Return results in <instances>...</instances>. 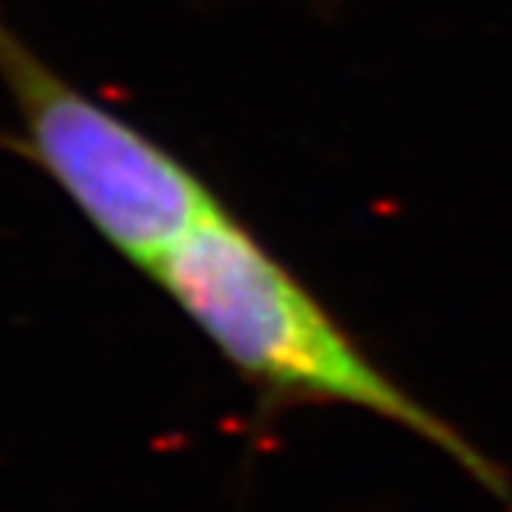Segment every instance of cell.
<instances>
[{"label": "cell", "mask_w": 512, "mask_h": 512, "mask_svg": "<svg viewBox=\"0 0 512 512\" xmlns=\"http://www.w3.org/2000/svg\"><path fill=\"white\" fill-rule=\"evenodd\" d=\"M266 401H337L417 432L512 503L503 472L386 377L269 247L223 207L145 269Z\"/></svg>", "instance_id": "1"}, {"label": "cell", "mask_w": 512, "mask_h": 512, "mask_svg": "<svg viewBox=\"0 0 512 512\" xmlns=\"http://www.w3.org/2000/svg\"><path fill=\"white\" fill-rule=\"evenodd\" d=\"M0 78L13 93L34 161L139 269H149L201 219L223 210L195 170L62 81L4 22Z\"/></svg>", "instance_id": "2"}]
</instances>
